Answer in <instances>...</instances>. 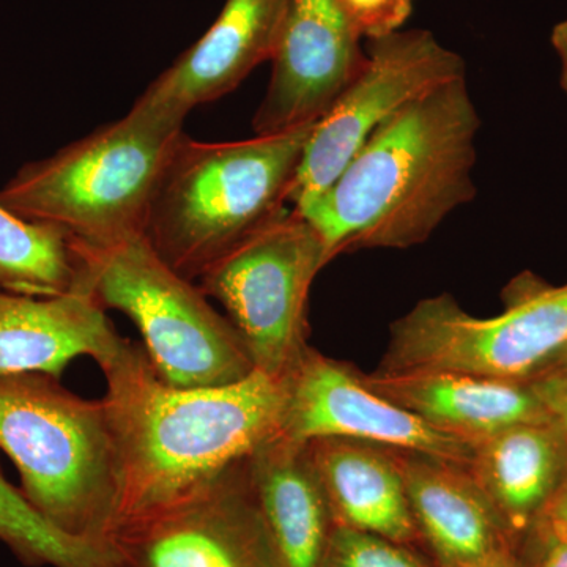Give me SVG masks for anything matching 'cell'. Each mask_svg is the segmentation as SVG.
<instances>
[{
    "label": "cell",
    "instance_id": "obj_12",
    "mask_svg": "<svg viewBox=\"0 0 567 567\" xmlns=\"http://www.w3.org/2000/svg\"><path fill=\"white\" fill-rule=\"evenodd\" d=\"M364 62L365 40L339 0H290L254 133L274 136L315 125Z\"/></svg>",
    "mask_w": 567,
    "mask_h": 567
},
{
    "label": "cell",
    "instance_id": "obj_9",
    "mask_svg": "<svg viewBox=\"0 0 567 567\" xmlns=\"http://www.w3.org/2000/svg\"><path fill=\"white\" fill-rule=\"evenodd\" d=\"M461 78H466L462 55L425 29H401L365 40L363 69L306 141L289 194L295 210L316 200L395 114Z\"/></svg>",
    "mask_w": 567,
    "mask_h": 567
},
{
    "label": "cell",
    "instance_id": "obj_3",
    "mask_svg": "<svg viewBox=\"0 0 567 567\" xmlns=\"http://www.w3.org/2000/svg\"><path fill=\"white\" fill-rule=\"evenodd\" d=\"M315 125L219 144L185 134L164 169L145 223L144 240L153 252L194 281L279 218Z\"/></svg>",
    "mask_w": 567,
    "mask_h": 567
},
{
    "label": "cell",
    "instance_id": "obj_10",
    "mask_svg": "<svg viewBox=\"0 0 567 567\" xmlns=\"http://www.w3.org/2000/svg\"><path fill=\"white\" fill-rule=\"evenodd\" d=\"M103 550L106 567H282L245 458L177 502L115 525Z\"/></svg>",
    "mask_w": 567,
    "mask_h": 567
},
{
    "label": "cell",
    "instance_id": "obj_26",
    "mask_svg": "<svg viewBox=\"0 0 567 567\" xmlns=\"http://www.w3.org/2000/svg\"><path fill=\"white\" fill-rule=\"evenodd\" d=\"M551 48L559 61V84L567 93V20L555 24L550 35Z\"/></svg>",
    "mask_w": 567,
    "mask_h": 567
},
{
    "label": "cell",
    "instance_id": "obj_8",
    "mask_svg": "<svg viewBox=\"0 0 567 567\" xmlns=\"http://www.w3.org/2000/svg\"><path fill=\"white\" fill-rule=\"evenodd\" d=\"M324 265L312 224L284 212L213 264L199 287L226 309L254 369L281 382L309 347V290Z\"/></svg>",
    "mask_w": 567,
    "mask_h": 567
},
{
    "label": "cell",
    "instance_id": "obj_5",
    "mask_svg": "<svg viewBox=\"0 0 567 567\" xmlns=\"http://www.w3.org/2000/svg\"><path fill=\"white\" fill-rule=\"evenodd\" d=\"M183 136V128L126 114L22 166L0 189V204L24 221L51 224L82 244L144 237L156 188Z\"/></svg>",
    "mask_w": 567,
    "mask_h": 567
},
{
    "label": "cell",
    "instance_id": "obj_18",
    "mask_svg": "<svg viewBox=\"0 0 567 567\" xmlns=\"http://www.w3.org/2000/svg\"><path fill=\"white\" fill-rule=\"evenodd\" d=\"M309 454L336 525L412 543L416 525L395 451L346 439H316Z\"/></svg>",
    "mask_w": 567,
    "mask_h": 567
},
{
    "label": "cell",
    "instance_id": "obj_2",
    "mask_svg": "<svg viewBox=\"0 0 567 567\" xmlns=\"http://www.w3.org/2000/svg\"><path fill=\"white\" fill-rule=\"evenodd\" d=\"M480 128L461 78L424 93L377 130L338 178L297 210L322 238L328 264L346 252L427 240L475 197Z\"/></svg>",
    "mask_w": 567,
    "mask_h": 567
},
{
    "label": "cell",
    "instance_id": "obj_15",
    "mask_svg": "<svg viewBox=\"0 0 567 567\" xmlns=\"http://www.w3.org/2000/svg\"><path fill=\"white\" fill-rule=\"evenodd\" d=\"M104 312L80 286L58 297L0 290V375L41 372L61 380L74 358L102 363L123 339Z\"/></svg>",
    "mask_w": 567,
    "mask_h": 567
},
{
    "label": "cell",
    "instance_id": "obj_7",
    "mask_svg": "<svg viewBox=\"0 0 567 567\" xmlns=\"http://www.w3.org/2000/svg\"><path fill=\"white\" fill-rule=\"evenodd\" d=\"M498 316L475 317L451 295L425 298L391 327L379 371H443L527 382L567 349V284L522 276Z\"/></svg>",
    "mask_w": 567,
    "mask_h": 567
},
{
    "label": "cell",
    "instance_id": "obj_28",
    "mask_svg": "<svg viewBox=\"0 0 567 567\" xmlns=\"http://www.w3.org/2000/svg\"><path fill=\"white\" fill-rule=\"evenodd\" d=\"M498 567H513L509 565V563H506V565H502V566H498Z\"/></svg>",
    "mask_w": 567,
    "mask_h": 567
},
{
    "label": "cell",
    "instance_id": "obj_23",
    "mask_svg": "<svg viewBox=\"0 0 567 567\" xmlns=\"http://www.w3.org/2000/svg\"><path fill=\"white\" fill-rule=\"evenodd\" d=\"M416 0H339L364 40L401 31L412 17Z\"/></svg>",
    "mask_w": 567,
    "mask_h": 567
},
{
    "label": "cell",
    "instance_id": "obj_14",
    "mask_svg": "<svg viewBox=\"0 0 567 567\" xmlns=\"http://www.w3.org/2000/svg\"><path fill=\"white\" fill-rule=\"evenodd\" d=\"M395 451V450H394ZM417 533L445 567L506 565L503 520L468 466L395 451Z\"/></svg>",
    "mask_w": 567,
    "mask_h": 567
},
{
    "label": "cell",
    "instance_id": "obj_20",
    "mask_svg": "<svg viewBox=\"0 0 567 567\" xmlns=\"http://www.w3.org/2000/svg\"><path fill=\"white\" fill-rule=\"evenodd\" d=\"M76 281L70 234L51 224L24 221L0 204V290L58 297L73 290Z\"/></svg>",
    "mask_w": 567,
    "mask_h": 567
},
{
    "label": "cell",
    "instance_id": "obj_4",
    "mask_svg": "<svg viewBox=\"0 0 567 567\" xmlns=\"http://www.w3.org/2000/svg\"><path fill=\"white\" fill-rule=\"evenodd\" d=\"M0 450L20 472L22 495L48 524L103 550L121 503L103 399L85 401L41 372L0 375Z\"/></svg>",
    "mask_w": 567,
    "mask_h": 567
},
{
    "label": "cell",
    "instance_id": "obj_22",
    "mask_svg": "<svg viewBox=\"0 0 567 567\" xmlns=\"http://www.w3.org/2000/svg\"><path fill=\"white\" fill-rule=\"evenodd\" d=\"M323 567H427L402 544L334 525Z\"/></svg>",
    "mask_w": 567,
    "mask_h": 567
},
{
    "label": "cell",
    "instance_id": "obj_24",
    "mask_svg": "<svg viewBox=\"0 0 567 567\" xmlns=\"http://www.w3.org/2000/svg\"><path fill=\"white\" fill-rule=\"evenodd\" d=\"M544 412L567 436V349L527 380Z\"/></svg>",
    "mask_w": 567,
    "mask_h": 567
},
{
    "label": "cell",
    "instance_id": "obj_1",
    "mask_svg": "<svg viewBox=\"0 0 567 567\" xmlns=\"http://www.w3.org/2000/svg\"><path fill=\"white\" fill-rule=\"evenodd\" d=\"M100 368L121 468L115 525L192 494L281 432L282 382L264 372L229 385L175 388L130 339Z\"/></svg>",
    "mask_w": 567,
    "mask_h": 567
},
{
    "label": "cell",
    "instance_id": "obj_11",
    "mask_svg": "<svg viewBox=\"0 0 567 567\" xmlns=\"http://www.w3.org/2000/svg\"><path fill=\"white\" fill-rule=\"evenodd\" d=\"M281 434L293 442L346 439L472 465L475 446L436 431L371 390L352 365L308 347L281 380Z\"/></svg>",
    "mask_w": 567,
    "mask_h": 567
},
{
    "label": "cell",
    "instance_id": "obj_16",
    "mask_svg": "<svg viewBox=\"0 0 567 567\" xmlns=\"http://www.w3.org/2000/svg\"><path fill=\"white\" fill-rule=\"evenodd\" d=\"M361 379L436 431L473 446L513 425L548 420L525 382L443 371L374 372Z\"/></svg>",
    "mask_w": 567,
    "mask_h": 567
},
{
    "label": "cell",
    "instance_id": "obj_27",
    "mask_svg": "<svg viewBox=\"0 0 567 567\" xmlns=\"http://www.w3.org/2000/svg\"><path fill=\"white\" fill-rule=\"evenodd\" d=\"M554 546L540 567H567V532L554 535Z\"/></svg>",
    "mask_w": 567,
    "mask_h": 567
},
{
    "label": "cell",
    "instance_id": "obj_21",
    "mask_svg": "<svg viewBox=\"0 0 567 567\" xmlns=\"http://www.w3.org/2000/svg\"><path fill=\"white\" fill-rule=\"evenodd\" d=\"M0 540L32 567H106L102 548L63 535L37 513L0 470Z\"/></svg>",
    "mask_w": 567,
    "mask_h": 567
},
{
    "label": "cell",
    "instance_id": "obj_13",
    "mask_svg": "<svg viewBox=\"0 0 567 567\" xmlns=\"http://www.w3.org/2000/svg\"><path fill=\"white\" fill-rule=\"evenodd\" d=\"M290 0H227L212 28L148 85L128 114L166 128H183L200 104L235 91L271 61Z\"/></svg>",
    "mask_w": 567,
    "mask_h": 567
},
{
    "label": "cell",
    "instance_id": "obj_19",
    "mask_svg": "<svg viewBox=\"0 0 567 567\" xmlns=\"http://www.w3.org/2000/svg\"><path fill=\"white\" fill-rule=\"evenodd\" d=\"M468 468L503 524L522 527L565 480L567 436L548 420L513 425L477 443Z\"/></svg>",
    "mask_w": 567,
    "mask_h": 567
},
{
    "label": "cell",
    "instance_id": "obj_6",
    "mask_svg": "<svg viewBox=\"0 0 567 567\" xmlns=\"http://www.w3.org/2000/svg\"><path fill=\"white\" fill-rule=\"evenodd\" d=\"M76 286L141 331L156 374L175 388L223 386L256 369L240 334L193 281L163 262L144 237L95 246L71 238Z\"/></svg>",
    "mask_w": 567,
    "mask_h": 567
},
{
    "label": "cell",
    "instance_id": "obj_17",
    "mask_svg": "<svg viewBox=\"0 0 567 567\" xmlns=\"http://www.w3.org/2000/svg\"><path fill=\"white\" fill-rule=\"evenodd\" d=\"M249 488L282 567H323L334 518L308 443L274 436L245 457Z\"/></svg>",
    "mask_w": 567,
    "mask_h": 567
},
{
    "label": "cell",
    "instance_id": "obj_25",
    "mask_svg": "<svg viewBox=\"0 0 567 567\" xmlns=\"http://www.w3.org/2000/svg\"><path fill=\"white\" fill-rule=\"evenodd\" d=\"M544 513H546L548 525H550L554 535L567 532V475L559 484L558 491L551 496Z\"/></svg>",
    "mask_w": 567,
    "mask_h": 567
}]
</instances>
